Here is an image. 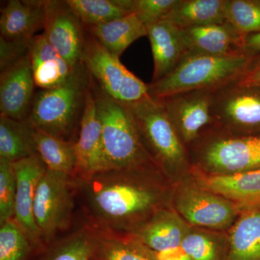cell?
<instances>
[{
	"instance_id": "1",
	"label": "cell",
	"mask_w": 260,
	"mask_h": 260,
	"mask_svg": "<svg viewBox=\"0 0 260 260\" xmlns=\"http://www.w3.org/2000/svg\"><path fill=\"white\" fill-rule=\"evenodd\" d=\"M132 169H107L75 181L94 229L116 233L129 229L134 232L138 220L145 215L150 218L159 210L158 191L130 177Z\"/></svg>"
},
{
	"instance_id": "2",
	"label": "cell",
	"mask_w": 260,
	"mask_h": 260,
	"mask_svg": "<svg viewBox=\"0 0 260 260\" xmlns=\"http://www.w3.org/2000/svg\"><path fill=\"white\" fill-rule=\"evenodd\" d=\"M91 76L83 62L60 86L39 90L26 122L37 131L76 143Z\"/></svg>"
},
{
	"instance_id": "3",
	"label": "cell",
	"mask_w": 260,
	"mask_h": 260,
	"mask_svg": "<svg viewBox=\"0 0 260 260\" xmlns=\"http://www.w3.org/2000/svg\"><path fill=\"white\" fill-rule=\"evenodd\" d=\"M256 56H213L186 53L170 74L148 84L149 95L162 98L189 90L215 91L242 79Z\"/></svg>"
},
{
	"instance_id": "4",
	"label": "cell",
	"mask_w": 260,
	"mask_h": 260,
	"mask_svg": "<svg viewBox=\"0 0 260 260\" xmlns=\"http://www.w3.org/2000/svg\"><path fill=\"white\" fill-rule=\"evenodd\" d=\"M91 83L102 124L104 170L143 167L151 161L127 106L108 96L92 78Z\"/></svg>"
},
{
	"instance_id": "5",
	"label": "cell",
	"mask_w": 260,
	"mask_h": 260,
	"mask_svg": "<svg viewBox=\"0 0 260 260\" xmlns=\"http://www.w3.org/2000/svg\"><path fill=\"white\" fill-rule=\"evenodd\" d=\"M126 106L150 159L167 170L187 167L186 146L160 101L149 96Z\"/></svg>"
},
{
	"instance_id": "6",
	"label": "cell",
	"mask_w": 260,
	"mask_h": 260,
	"mask_svg": "<svg viewBox=\"0 0 260 260\" xmlns=\"http://www.w3.org/2000/svg\"><path fill=\"white\" fill-rule=\"evenodd\" d=\"M192 144H197L195 166L206 172L232 174L260 169V135L239 136L210 126Z\"/></svg>"
},
{
	"instance_id": "7",
	"label": "cell",
	"mask_w": 260,
	"mask_h": 260,
	"mask_svg": "<svg viewBox=\"0 0 260 260\" xmlns=\"http://www.w3.org/2000/svg\"><path fill=\"white\" fill-rule=\"evenodd\" d=\"M82 57L92 79L108 96L125 105L150 96L148 85L129 72L85 28Z\"/></svg>"
},
{
	"instance_id": "8",
	"label": "cell",
	"mask_w": 260,
	"mask_h": 260,
	"mask_svg": "<svg viewBox=\"0 0 260 260\" xmlns=\"http://www.w3.org/2000/svg\"><path fill=\"white\" fill-rule=\"evenodd\" d=\"M73 177L47 169L39 181L34 200V214L44 245L68 226L74 208Z\"/></svg>"
},
{
	"instance_id": "9",
	"label": "cell",
	"mask_w": 260,
	"mask_h": 260,
	"mask_svg": "<svg viewBox=\"0 0 260 260\" xmlns=\"http://www.w3.org/2000/svg\"><path fill=\"white\" fill-rule=\"evenodd\" d=\"M213 124L234 135H260V87L234 82L214 92Z\"/></svg>"
},
{
	"instance_id": "10",
	"label": "cell",
	"mask_w": 260,
	"mask_h": 260,
	"mask_svg": "<svg viewBox=\"0 0 260 260\" xmlns=\"http://www.w3.org/2000/svg\"><path fill=\"white\" fill-rule=\"evenodd\" d=\"M175 207L189 225L208 229L232 228L240 214L237 203L198 184L181 186L176 194Z\"/></svg>"
},
{
	"instance_id": "11",
	"label": "cell",
	"mask_w": 260,
	"mask_h": 260,
	"mask_svg": "<svg viewBox=\"0 0 260 260\" xmlns=\"http://www.w3.org/2000/svg\"><path fill=\"white\" fill-rule=\"evenodd\" d=\"M214 92L189 90L157 98L185 146L192 144L206 128L213 125Z\"/></svg>"
},
{
	"instance_id": "12",
	"label": "cell",
	"mask_w": 260,
	"mask_h": 260,
	"mask_svg": "<svg viewBox=\"0 0 260 260\" xmlns=\"http://www.w3.org/2000/svg\"><path fill=\"white\" fill-rule=\"evenodd\" d=\"M43 28L48 42L72 68L81 62L86 32L66 1L45 0Z\"/></svg>"
},
{
	"instance_id": "13",
	"label": "cell",
	"mask_w": 260,
	"mask_h": 260,
	"mask_svg": "<svg viewBox=\"0 0 260 260\" xmlns=\"http://www.w3.org/2000/svg\"><path fill=\"white\" fill-rule=\"evenodd\" d=\"M17 191L14 219L26 234L37 254L47 246L41 238L34 214L37 186L47 168L39 155L13 162Z\"/></svg>"
},
{
	"instance_id": "14",
	"label": "cell",
	"mask_w": 260,
	"mask_h": 260,
	"mask_svg": "<svg viewBox=\"0 0 260 260\" xmlns=\"http://www.w3.org/2000/svg\"><path fill=\"white\" fill-rule=\"evenodd\" d=\"M35 81L29 55L1 72L0 115L26 121L35 99Z\"/></svg>"
},
{
	"instance_id": "15",
	"label": "cell",
	"mask_w": 260,
	"mask_h": 260,
	"mask_svg": "<svg viewBox=\"0 0 260 260\" xmlns=\"http://www.w3.org/2000/svg\"><path fill=\"white\" fill-rule=\"evenodd\" d=\"M77 167L75 178L86 179L104 170L102 124L98 112L92 83L87 96L75 143Z\"/></svg>"
},
{
	"instance_id": "16",
	"label": "cell",
	"mask_w": 260,
	"mask_h": 260,
	"mask_svg": "<svg viewBox=\"0 0 260 260\" xmlns=\"http://www.w3.org/2000/svg\"><path fill=\"white\" fill-rule=\"evenodd\" d=\"M196 184L237 203L240 213L260 205V169L232 174L208 173L193 166Z\"/></svg>"
},
{
	"instance_id": "17",
	"label": "cell",
	"mask_w": 260,
	"mask_h": 260,
	"mask_svg": "<svg viewBox=\"0 0 260 260\" xmlns=\"http://www.w3.org/2000/svg\"><path fill=\"white\" fill-rule=\"evenodd\" d=\"M181 31L189 53L213 56L251 54L244 47L245 38L226 22L181 29Z\"/></svg>"
},
{
	"instance_id": "18",
	"label": "cell",
	"mask_w": 260,
	"mask_h": 260,
	"mask_svg": "<svg viewBox=\"0 0 260 260\" xmlns=\"http://www.w3.org/2000/svg\"><path fill=\"white\" fill-rule=\"evenodd\" d=\"M191 229L179 213L159 209L130 235L150 250L162 251L181 246Z\"/></svg>"
},
{
	"instance_id": "19",
	"label": "cell",
	"mask_w": 260,
	"mask_h": 260,
	"mask_svg": "<svg viewBox=\"0 0 260 260\" xmlns=\"http://www.w3.org/2000/svg\"><path fill=\"white\" fill-rule=\"evenodd\" d=\"M153 57L151 82L158 81L170 74L188 52L181 29L162 20L147 25Z\"/></svg>"
},
{
	"instance_id": "20",
	"label": "cell",
	"mask_w": 260,
	"mask_h": 260,
	"mask_svg": "<svg viewBox=\"0 0 260 260\" xmlns=\"http://www.w3.org/2000/svg\"><path fill=\"white\" fill-rule=\"evenodd\" d=\"M45 0H10L1 8L0 34L7 40L29 42L44 28Z\"/></svg>"
},
{
	"instance_id": "21",
	"label": "cell",
	"mask_w": 260,
	"mask_h": 260,
	"mask_svg": "<svg viewBox=\"0 0 260 260\" xmlns=\"http://www.w3.org/2000/svg\"><path fill=\"white\" fill-rule=\"evenodd\" d=\"M28 55L34 81L39 90L60 86L74 69L59 55L43 34L30 39Z\"/></svg>"
},
{
	"instance_id": "22",
	"label": "cell",
	"mask_w": 260,
	"mask_h": 260,
	"mask_svg": "<svg viewBox=\"0 0 260 260\" xmlns=\"http://www.w3.org/2000/svg\"><path fill=\"white\" fill-rule=\"evenodd\" d=\"M226 260H260V205L243 210L231 228Z\"/></svg>"
},
{
	"instance_id": "23",
	"label": "cell",
	"mask_w": 260,
	"mask_h": 260,
	"mask_svg": "<svg viewBox=\"0 0 260 260\" xmlns=\"http://www.w3.org/2000/svg\"><path fill=\"white\" fill-rule=\"evenodd\" d=\"M85 28L111 54L119 59L133 42L148 34L146 26L134 13Z\"/></svg>"
},
{
	"instance_id": "24",
	"label": "cell",
	"mask_w": 260,
	"mask_h": 260,
	"mask_svg": "<svg viewBox=\"0 0 260 260\" xmlns=\"http://www.w3.org/2000/svg\"><path fill=\"white\" fill-rule=\"evenodd\" d=\"M226 0H177L164 20L181 29L225 23Z\"/></svg>"
},
{
	"instance_id": "25",
	"label": "cell",
	"mask_w": 260,
	"mask_h": 260,
	"mask_svg": "<svg viewBox=\"0 0 260 260\" xmlns=\"http://www.w3.org/2000/svg\"><path fill=\"white\" fill-rule=\"evenodd\" d=\"M36 155L34 128L26 121L0 115V158L14 162Z\"/></svg>"
},
{
	"instance_id": "26",
	"label": "cell",
	"mask_w": 260,
	"mask_h": 260,
	"mask_svg": "<svg viewBox=\"0 0 260 260\" xmlns=\"http://www.w3.org/2000/svg\"><path fill=\"white\" fill-rule=\"evenodd\" d=\"M97 232L84 228L50 244L34 260H91L97 246Z\"/></svg>"
},
{
	"instance_id": "27",
	"label": "cell",
	"mask_w": 260,
	"mask_h": 260,
	"mask_svg": "<svg viewBox=\"0 0 260 260\" xmlns=\"http://www.w3.org/2000/svg\"><path fill=\"white\" fill-rule=\"evenodd\" d=\"M95 230L97 246L91 260H154L150 249L130 234Z\"/></svg>"
},
{
	"instance_id": "28",
	"label": "cell",
	"mask_w": 260,
	"mask_h": 260,
	"mask_svg": "<svg viewBox=\"0 0 260 260\" xmlns=\"http://www.w3.org/2000/svg\"><path fill=\"white\" fill-rule=\"evenodd\" d=\"M38 155L47 169L75 178L77 167L75 143L34 129Z\"/></svg>"
},
{
	"instance_id": "29",
	"label": "cell",
	"mask_w": 260,
	"mask_h": 260,
	"mask_svg": "<svg viewBox=\"0 0 260 260\" xmlns=\"http://www.w3.org/2000/svg\"><path fill=\"white\" fill-rule=\"evenodd\" d=\"M85 27L107 23L130 14L116 0H65Z\"/></svg>"
},
{
	"instance_id": "30",
	"label": "cell",
	"mask_w": 260,
	"mask_h": 260,
	"mask_svg": "<svg viewBox=\"0 0 260 260\" xmlns=\"http://www.w3.org/2000/svg\"><path fill=\"white\" fill-rule=\"evenodd\" d=\"M181 247L192 260H226L228 240L212 234L191 229Z\"/></svg>"
},
{
	"instance_id": "31",
	"label": "cell",
	"mask_w": 260,
	"mask_h": 260,
	"mask_svg": "<svg viewBox=\"0 0 260 260\" xmlns=\"http://www.w3.org/2000/svg\"><path fill=\"white\" fill-rule=\"evenodd\" d=\"M225 22L243 37L260 32V0H226Z\"/></svg>"
},
{
	"instance_id": "32",
	"label": "cell",
	"mask_w": 260,
	"mask_h": 260,
	"mask_svg": "<svg viewBox=\"0 0 260 260\" xmlns=\"http://www.w3.org/2000/svg\"><path fill=\"white\" fill-rule=\"evenodd\" d=\"M38 254L14 218L1 225L0 260H34Z\"/></svg>"
},
{
	"instance_id": "33",
	"label": "cell",
	"mask_w": 260,
	"mask_h": 260,
	"mask_svg": "<svg viewBox=\"0 0 260 260\" xmlns=\"http://www.w3.org/2000/svg\"><path fill=\"white\" fill-rule=\"evenodd\" d=\"M123 9L134 13L145 26L167 18L177 0H116Z\"/></svg>"
},
{
	"instance_id": "34",
	"label": "cell",
	"mask_w": 260,
	"mask_h": 260,
	"mask_svg": "<svg viewBox=\"0 0 260 260\" xmlns=\"http://www.w3.org/2000/svg\"><path fill=\"white\" fill-rule=\"evenodd\" d=\"M16 177L13 162L0 158V223L14 218Z\"/></svg>"
},
{
	"instance_id": "35",
	"label": "cell",
	"mask_w": 260,
	"mask_h": 260,
	"mask_svg": "<svg viewBox=\"0 0 260 260\" xmlns=\"http://www.w3.org/2000/svg\"><path fill=\"white\" fill-rule=\"evenodd\" d=\"M30 41H10L0 37V72L8 69L28 55Z\"/></svg>"
},
{
	"instance_id": "36",
	"label": "cell",
	"mask_w": 260,
	"mask_h": 260,
	"mask_svg": "<svg viewBox=\"0 0 260 260\" xmlns=\"http://www.w3.org/2000/svg\"><path fill=\"white\" fill-rule=\"evenodd\" d=\"M150 252L154 260H192L181 246L162 251L150 250Z\"/></svg>"
},
{
	"instance_id": "37",
	"label": "cell",
	"mask_w": 260,
	"mask_h": 260,
	"mask_svg": "<svg viewBox=\"0 0 260 260\" xmlns=\"http://www.w3.org/2000/svg\"><path fill=\"white\" fill-rule=\"evenodd\" d=\"M239 83L242 85L260 87V54L256 56L254 63Z\"/></svg>"
},
{
	"instance_id": "38",
	"label": "cell",
	"mask_w": 260,
	"mask_h": 260,
	"mask_svg": "<svg viewBox=\"0 0 260 260\" xmlns=\"http://www.w3.org/2000/svg\"><path fill=\"white\" fill-rule=\"evenodd\" d=\"M244 47L247 52L254 55L260 54V32L251 34L244 39Z\"/></svg>"
}]
</instances>
